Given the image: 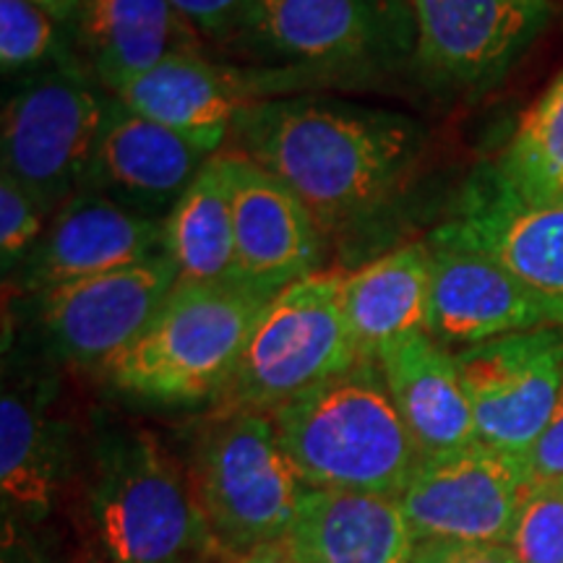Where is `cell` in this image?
Masks as SVG:
<instances>
[{"mask_svg":"<svg viewBox=\"0 0 563 563\" xmlns=\"http://www.w3.org/2000/svg\"><path fill=\"white\" fill-rule=\"evenodd\" d=\"M211 157L196 141L115 100L81 188L165 222Z\"/></svg>","mask_w":563,"mask_h":563,"instance_id":"cell-17","label":"cell"},{"mask_svg":"<svg viewBox=\"0 0 563 563\" xmlns=\"http://www.w3.org/2000/svg\"><path fill=\"white\" fill-rule=\"evenodd\" d=\"M344 277L340 269H321L274 295L235 373L214 399L217 412L272 415L363 361L344 319Z\"/></svg>","mask_w":563,"mask_h":563,"instance_id":"cell-5","label":"cell"},{"mask_svg":"<svg viewBox=\"0 0 563 563\" xmlns=\"http://www.w3.org/2000/svg\"><path fill=\"white\" fill-rule=\"evenodd\" d=\"M418 60L433 79L488 84L538 37L548 0H410Z\"/></svg>","mask_w":563,"mask_h":563,"instance_id":"cell-13","label":"cell"},{"mask_svg":"<svg viewBox=\"0 0 563 563\" xmlns=\"http://www.w3.org/2000/svg\"><path fill=\"white\" fill-rule=\"evenodd\" d=\"M175 285L178 272L165 253L129 269L63 282L37 295L42 334L63 361L102 368L144 332Z\"/></svg>","mask_w":563,"mask_h":563,"instance_id":"cell-11","label":"cell"},{"mask_svg":"<svg viewBox=\"0 0 563 563\" xmlns=\"http://www.w3.org/2000/svg\"><path fill=\"white\" fill-rule=\"evenodd\" d=\"M287 545L302 563H412L418 540L397 498L306 488Z\"/></svg>","mask_w":563,"mask_h":563,"instance_id":"cell-19","label":"cell"},{"mask_svg":"<svg viewBox=\"0 0 563 563\" xmlns=\"http://www.w3.org/2000/svg\"><path fill=\"white\" fill-rule=\"evenodd\" d=\"M79 42L95 81L118 97L178 53H199L201 34L173 0H81Z\"/></svg>","mask_w":563,"mask_h":563,"instance_id":"cell-21","label":"cell"},{"mask_svg":"<svg viewBox=\"0 0 563 563\" xmlns=\"http://www.w3.org/2000/svg\"><path fill=\"white\" fill-rule=\"evenodd\" d=\"M428 243L493 258L563 313V207L525 199L496 167L464 186Z\"/></svg>","mask_w":563,"mask_h":563,"instance_id":"cell-10","label":"cell"},{"mask_svg":"<svg viewBox=\"0 0 563 563\" xmlns=\"http://www.w3.org/2000/svg\"><path fill=\"white\" fill-rule=\"evenodd\" d=\"M87 509L104 563H222L188 467L144 428L104 433Z\"/></svg>","mask_w":563,"mask_h":563,"instance_id":"cell-3","label":"cell"},{"mask_svg":"<svg viewBox=\"0 0 563 563\" xmlns=\"http://www.w3.org/2000/svg\"><path fill=\"white\" fill-rule=\"evenodd\" d=\"M272 422L306 488L399 498L420 464L376 361H361L277 407Z\"/></svg>","mask_w":563,"mask_h":563,"instance_id":"cell-2","label":"cell"},{"mask_svg":"<svg viewBox=\"0 0 563 563\" xmlns=\"http://www.w3.org/2000/svg\"><path fill=\"white\" fill-rule=\"evenodd\" d=\"M399 32L394 0H251L235 37L302 68L344 70L382 58Z\"/></svg>","mask_w":563,"mask_h":563,"instance_id":"cell-12","label":"cell"},{"mask_svg":"<svg viewBox=\"0 0 563 563\" xmlns=\"http://www.w3.org/2000/svg\"><path fill=\"white\" fill-rule=\"evenodd\" d=\"M376 363L389 386L420 460L456 452L477 441L473 407L464 394L454 352L428 332L407 334L378 352Z\"/></svg>","mask_w":563,"mask_h":563,"instance_id":"cell-20","label":"cell"},{"mask_svg":"<svg viewBox=\"0 0 563 563\" xmlns=\"http://www.w3.org/2000/svg\"><path fill=\"white\" fill-rule=\"evenodd\" d=\"M272 298L245 282H178L144 332L100 371L118 391L146 402L194 405L217 399Z\"/></svg>","mask_w":563,"mask_h":563,"instance_id":"cell-4","label":"cell"},{"mask_svg":"<svg viewBox=\"0 0 563 563\" xmlns=\"http://www.w3.org/2000/svg\"><path fill=\"white\" fill-rule=\"evenodd\" d=\"M112 100L74 70L26 79L5 100L0 123L3 173L47 207L66 203L87 180Z\"/></svg>","mask_w":563,"mask_h":563,"instance_id":"cell-7","label":"cell"},{"mask_svg":"<svg viewBox=\"0 0 563 563\" xmlns=\"http://www.w3.org/2000/svg\"><path fill=\"white\" fill-rule=\"evenodd\" d=\"M251 0H173V5L201 37H235Z\"/></svg>","mask_w":563,"mask_h":563,"instance_id":"cell-29","label":"cell"},{"mask_svg":"<svg viewBox=\"0 0 563 563\" xmlns=\"http://www.w3.org/2000/svg\"><path fill=\"white\" fill-rule=\"evenodd\" d=\"M228 563H302V561L292 553V548L287 545V540H277V543L258 545L249 553L228 559Z\"/></svg>","mask_w":563,"mask_h":563,"instance_id":"cell-32","label":"cell"},{"mask_svg":"<svg viewBox=\"0 0 563 563\" xmlns=\"http://www.w3.org/2000/svg\"><path fill=\"white\" fill-rule=\"evenodd\" d=\"M51 207L11 175H0V258L3 272L19 269L51 224Z\"/></svg>","mask_w":563,"mask_h":563,"instance_id":"cell-28","label":"cell"},{"mask_svg":"<svg viewBox=\"0 0 563 563\" xmlns=\"http://www.w3.org/2000/svg\"><path fill=\"white\" fill-rule=\"evenodd\" d=\"M493 167L525 199L563 207V70L525 112Z\"/></svg>","mask_w":563,"mask_h":563,"instance_id":"cell-25","label":"cell"},{"mask_svg":"<svg viewBox=\"0 0 563 563\" xmlns=\"http://www.w3.org/2000/svg\"><path fill=\"white\" fill-rule=\"evenodd\" d=\"M532 483H559L563 481V391L559 405L548 420L545 431L527 452Z\"/></svg>","mask_w":563,"mask_h":563,"instance_id":"cell-31","label":"cell"},{"mask_svg":"<svg viewBox=\"0 0 563 563\" xmlns=\"http://www.w3.org/2000/svg\"><path fill=\"white\" fill-rule=\"evenodd\" d=\"M165 222L139 214L95 188L70 196L19 266L26 292L144 264L165 253Z\"/></svg>","mask_w":563,"mask_h":563,"instance_id":"cell-14","label":"cell"},{"mask_svg":"<svg viewBox=\"0 0 563 563\" xmlns=\"http://www.w3.org/2000/svg\"><path fill=\"white\" fill-rule=\"evenodd\" d=\"M532 488L525 454L475 441L428 456L397 498L415 540L506 543Z\"/></svg>","mask_w":563,"mask_h":563,"instance_id":"cell-8","label":"cell"},{"mask_svg":"<svg viewBox=\"0 0 563 563\" xmlns=\"http://www.w3.org/2000/svg\"><path fill=\"white\" fill-rule=\"evenodd\" d=\"M228 154L238 269L245 285L277 295L321 272L323 230L298 194L243 154Z\"/></svg>","mask_w":563,"mask_h":563,"instance_id":"cell-15","label":"cell"},{"mask_svg":"<svg viewBox=\"0 0 563 563\" xmlns=\"http://www.w3.org/2000/svg\"><path fill=\"white\" fill-rule=\"evenodd\" d=\"M412 563H519L506 543H464V540H418Z\"/></svg>","mask_w":563,"mask_h":563,"instance_id":"cell-30","label":"cell"},{"mask_svg":"<svg viewBox=\"0 0 563 563\" xmlns=\"http://www.w3.org/2000/svg\"><path fill=\"white\" fill-rule=\"evenodd\" d=\"M51 13L53 19H68L70 13H79L81 9V0H32Z\"/></svg>","mask_w":563,"mask_h":563,"instance_id":"cell-33","label":"cell"},{"mask_svg":"<svg viewBox=\"0 0 563 563\" xmlns=\"http://www.w3.org/2000/svg\"><path fill=\"white\" fill-rule=\"evenodd\" d=\"M55 19L32 0H0V66L3 74L37 66L51 55Z\"/></svg>","mask_w":563,"mask_h":563,"instance_id":"cell-27","label":"cell"},{"mask_svg":"<svg viewBox=\"0 0 563 563\" xmlns=\"http://www.w3.org/2000/svg\"><path fill=\"white\" fill-rule=\"evenodd\" d=\"M266 81L269 76H249L199 53H178L125 87L115 100L220 154L238 118L253 104L272 100L274 89L264 87Z\"/></svg>","mask_w":563,"mask_h":563,"instance_id":"cell-18","label":"cell"},{"mask_svg":"<svg viewBox=\"0 0 563 563\" xmlns=\"http://www.w3.org/2000/svg\"><path fill=\"white\" fill-rule=\"evenodd\" d=\"M477 441L525 454L563 391V327H543L454 352Z\"/></svg>","mask_w":563,"mask_h":563,"instance_id":"cell-9","label":"cell"},{"mask_svg":"<svg viewBox=\"0 0 563 563\" xmlns=\"http://www.w3.org/2000/svg\"><path fill=\"white\" fill-rule=\"evenodd\" d=\"M165 256L178 282L235 285L241 279L232 224V186L228 154L207 162L165 220Z\"/></svg>","mask_w":563,"mask_h":563,"instance_id":"cell-24","label":"cell"},{"mask_svg":"<svg viewBox=\"0 0 563 563\" xmlns=\"http://www.w3.org/2000/svg\"><path fill=\"white\" fill-rule=\"evenodd\" d=\"M433 256L431 245L407 243L384 253L342 285V308L363 361L407 334L428 332L431 319Z\"/></svg>","mask_w":563,"mask_h":563,"instance_id":"cell-22","label":"cell"},{"mask_svg":"<svg viewBox=\"0 0 563 563\" xmlns=\"http://www.w3.org/2000/svg\"><path fill=\"white\" fill-rule=\"evenodd\" d=\"M188 473L211 534L230 559L285 540L306 490L264 412H217L196 441Z\"/></svg>","mask_w":563,"mask_h":563,"instance_id":"cell-6","label":"cell"},{"mask_svg":"<svg viewBox=\"0 0 563 563\" xmlns=\"http://www.w3.org/2000/svg\"><path fill=\"white\" fill-rule=\"evenodd\" d=\"M68 475V431L40 394L5 386L0 399V490L3 504L45 517Z\"/></svg>","mask_w":563,"mask_h":563,"instance_id":"cell-23","label":"cell"},{"mask_svg":"<svg viewBox=\"0 0 563 563\" xmlns=\"http://www.w3.org/2000/svg\"><path fill=\"white\" fill-rule=\"evenodd\" d=\"M509 548L519 563H563V481L532 483Z\"/></svg>","mask_w":563,"mask_h":563,"instance_id":"cell-26","label":"cell"},{"mask_svg":"<svg viewBox=\"0 0 563 563\" xmlns=\"http://www.w3.org/2000/svg\"><path fill=\"white\" fill-rule=\"evenodd\" d=\"M222 563H228V559H224V561H222Z\"/></svg>","mask_w":563,"mask_h":563,"instance_id":"cell-34","label":"cell"},{"mask_svg":"<svg viewBox=\"0 0 563 563\" xmlns=\"http://www.w3.org/2000/svg\"><path fill=\"white\" fill-rule=\"evenodd\" d=\"M431 245L433 285L428 334L473 347L498 336L563 327V313L501 264L475 251Z\"/></svg>","mask_w":563,"mask_h":563,"instance_id":"cell-16","label":"cell"},{"mask_svg":"<svg viewBox=\"0 0 563 563\" xmlns=\"http://www.w3.org/2000/svg\"><path fill=\"white\" fill-rule=\"evenodd\" d=\"M232 150L285 180L323 232L368 220L405 186L420 133L405 115L272 97L238 118Z\"/></svg>","mask_w":563,"mask_h":563,"instance_id":"cell-1","label":"cell"}]
</instances>
